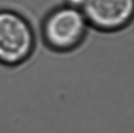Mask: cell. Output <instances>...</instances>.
<instances>
[{
    "mask_svg": "<svg viewBox=\"0 0 134 133\" xmlns=\"http://www.w3.org/2000/svg\"><path fill=\"white\" fill-rule=\"evenodd\" d=\"M88 26L82 10L63 4L47 14L42 23L41 35L49 49L67 53L81 46Z\"/></svg>",
    "mask_w": 134,
    "mask_h": 133,
    "instance_id": "1",
    "label": "cell"
},
{
    "mask_svg": "<svg viewBox=\"0 0 134 133\" xmlns=\"http://www.w3.org/2000/svg\"><path fill=\"white\" fill-rule=\"evenodd\" d=\"M36 35L30 21L11 9H0V65L15 67L32 55Z\"/></svg>",
    "mask_w": 134,
    "mask_h": 133,
    "instance_id": "2",
    "label": "cell"
},
{
    "mask_svg": "<svg viewBox=\"0 0 134 133\" xmlns=\"http://www.w3.org/2000/svg\"><path fill=\"white\" fill-rule=\"evenodd\" d=\"M81 10L89 26L103 32H115L132 22L134 0H84Z\"/></svg>",
    "mask_w": 134,
    "mask_h": 133,
    "instance_id": "3",
    "label": "cell"
},
{
    "mask_svg": "<svg viewBox=\"0 0 134 133\" xmlns=\"http://www.w3.org/2000/svg\"><path fill=\"white\" fill-rule=\"evenodd\" d=\"M83 3H84V0H65V4L73 7V8L81 9L83 5Z\"/></svg>",
    "mask_w": 134,
    "mask_h": 133,
    "instance_id": "4",
    "label": "cell"
}]
</instances>
